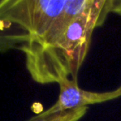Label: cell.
<instances>
[{
  "instance_id": "6da1fadb",
  "label": "cell",
  "mask_w": 121,
  "mask_h": 121,
  "mask_svg": "<svg viewBox=\"0 0 121 121\" xmlns=\"http://www.w3.org/2000/svg\"><path fill=\"white\" fill-rule=\"evenodd\" d=\"M106 0H95L92 6L72 22L66 32L50 45L21 52L31 78L38 84L77 81V75L87 56L95 28L106 17Z\"/></svg>"
},
{
  "instance_id": "7a4b0ae2",
  "label": "cell",
  "mask_w": 121,
  "mask_h": 121,
  "mask_svg": "<svg viewBox=\"0 0 121 121\" xmlns=\"http://www.w3.org/2000/svg\"><path fill=\"white\" fill-rule=\"evenodd\" d=\"M68 0H1L0 19L24 31L1 38L2 52L21 42L41 37L61 13Z\"/></svg>"
},
{
  "instance_id": "3957f363",
  "label": "cell",
  "mask_w": 121,
  "mask_h": 121,
  "mask_svg": "<svg viewBox=\"0 0 121 121\" xmlns=\"http://www.w3.org/2000/svg\"><path fill=\"white\" fill-rule=\"evenodd\" d=\"M58 85L60 93L56 102L41 113L42 114H51L60 111L88 107L91 104H99L120 97L116 89L107 92L85 91L78 86L77 81L72 79H65L59 82Z\"/></svg>"
},
{
  "instance_id": "277c9868",
  "label": "cell",
  "mask_w": 121,
  "mask_h": 121,
  "mask_svg": "<svg viewBox=\"0 0 121 121\" xmlns=\"http://www.w3.org/2000/svg\"><path fill=\"white\" fill-rule=\"evenodd\" d=\"M95 1V0H68L64 10L52 22L42 37L24 41L15 46L14 48L22 51L24 49L38 48L52 44L62 36L72 22L94 4Z\"/></svg>"
},
{
  "instance_id": "5b68a950",
  "label": "cell",
  "mask_w": 121,
  "mask_h": 121,
  "mask_svg": "<svg viewBox=\"0 0 121 121\" xmlns=\"http://www.w3.org/2000/svg\"><path fill=\"white\" fill-rule=\"evenodd\" d=\"M87 110L88 107H83L51 114H42L40 113L27 121H78L86 114Z\"/></svg>"
},
{
  "instance_id": "8992f818",
  "label": "cell",
  "mask_w": 121,
  "mask_h": 121,
  "mask_svg": "<svg viewBox=\"0 0 121 121\" xmlns=\"http://www.w3.org/2000/svg\"><path fill=\"white\" fill-rule=\"evenodd\" d=\"M106 10L121 16V0H106Z\"/></svg>"
},
{
  "instance_id": "52a82bcc",
  "label": "cell",
  "mask_w": 121,
  "mask_h": 121,
  "mask_svg": "<svg viewBox=\"0 0 121 121\" xmlns=\"http://www.w3.org/2000/svg\"><path fill=\"white\" fill-rule=\"evenodd\" d=\"M118 91V92H119V95H120V97H121V85L119 86V87L116 89Z\"/></svg>"
}]
</instances>
